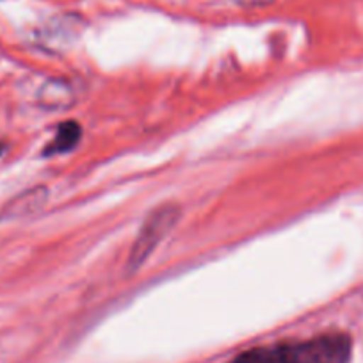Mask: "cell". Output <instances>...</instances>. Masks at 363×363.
<instances>
[{
  "instance_id": "cell-1",
  "label": "cell",
  "mask_w": 363,
  "mask_h": 363,
  "mask_svg": "<svg viewBox=\"0 0 363 363\" xmlns=\"http://www.w3.org/2000/svg\"><path fill=\"white\" fill-rule=\"evenodd\" d=\"M351 351L347 335L328 333L305 342L250 349L232 363H349Z\"/></svg>"
},
{
  "instance_id": "cell-2",
  "label": "cell",
  "mask_w": 363,
  "mask_h": 363,
  "mask_svg": "<svg viewBox=\"0 0 363 363\" xmlns=\"http://www.w3.org/2000/svg\"><path fill=\"white\" fill-rule=\"evenodd\" d=\"M180 216V207L174 203L160 205L155 211L150 212L148 218L143 221L141 230L138 233V239L132 244L130 255H128L127 265L130 271H138L152 257L153 251L160 246V242L177 226Z\"/></svg>"
},
{
  "instance_id": "cell-3",
  "label": "cell",
  "mask_w": 363,
  "mask_h": 363,
  "mask_svg": "<svg viewBox=\"0 0 363 363\" xmlns=\"http://www.w3.org/2000/svg\"><path fill=\"white\" fill-rule=\"evenodd\" d=\"M48 200V191L45 187H34V189L26 191V193L18 194L15 200L9 201L2 212H0V219L11 221V219H22L29 218L34 212L40 211Z\"/></svg>"
},
{
  "instance_id": "cell-4",
  "label": "cell",
  "mask_w": 363,
  "mask_h": 363,
  "mask_svg": "<svg viewBox=\"0 0 363 363\" xmlns=\"http://www.w3.org/2000/svg\"><path fill=\"white\" fill-rule=\"evenodd\" d=\"M80 138H82L80 125L77 121H65V123L59 125L52 143L45 148V155H59V153L72 152L79 145Z\"/></svg>"
},
{
  "instance_id": "cell-5",
  "label": "cell",
  "mask_w": 363,
  "mask_h": 363,
  "mask_svg": "<svg viewBox=\"0 0 363 363\" xmlns=\"http://www.w3.org/2000/svg\"><path fill=\"white\" fill-rule=\"evenodd\" d=\"M73 102V93L62 80H48L40 91V104L47 109H61Z\"/></svg>"
},
{
  "instance_id": "cell-6",
  "label": "cell",
  "mask_w": 363,
  "mask_h": 363,
  "mask_svg": "<svg viewBox=\"0 0 363 363\" xmlns=\"http://www.w3.org/2000/svg\"><path fill=\"white\" fill-rule=\"evenodd\" d=\"M233 4L244 6V8H260V6L272 4L274 0H232Z\"/></svg>"
},
{
  "instance_id": "cell-7",
  "label": "cell",
  "mask_w": 363,
  "mask_h": 363,
  "mask_svg": "<svg viewBox=\"0 0 363 363\" xmlns=\"http://www.w3.org/2000/svg\"><path fill=\"white\" fill-rule=\"evenodd\" d=\"M2 152H4V145L0 143V155H2Z\"/></svg>"
}]
</instances>
